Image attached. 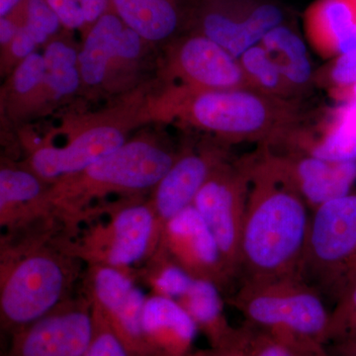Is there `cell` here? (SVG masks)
Listing matches in <instances>:
<instances>
[{
	"label": "cell",
	"instance_id": "12",
	"mask_svg": "<svg viewBox=\"0 0 356 356\" xmlns=\"http://www.w3.org/2000/svg\"><path fill=\"white\" fill-rule=\"evenodd\" d=\"M83 294L129 348L151 356L143 336L142 317L147 297L136 282V274L115 267L84 266Z\"/></svg>",
	"mask_w": 356,
	"mask_h": 356
},
{
	"label": "cell",
	"instance_id": "14",
	"mask_svg": "<svg viewBox=\"0 0 356 356\" xmlns=\"http://www.w3.org/2000/svg\"><path fill=\"white\" fill-rule=\"evenodd\" d=\"M264 159L305 200L311 212L332 199L353 192L356 161L317 158L294 147H259Z\"/></svg>",
	"mask_w": 356,
	"mask_h": 356
},
{
	"label": "cell",
	"instance_id": "21",
	"mask_svg": "<svg viewBox=\"0 0 356 356\" xmlns=\"http://www.w3.org/2000/svg\"><path fill=\"white\" fill-rule=\"evenodd\" d=\"M284 147L339 163L356 161V104H339L325 117L317 134L304 127Z\"/></svg>",
	"mask_w": 356,
	"mask_h": 356
},
{
	"label": "cell",
	"instance_id": "9",
	"mask_svg": "<svg viewBox=\"0 0 356 356\" xmlns=\"http://www.w3.org/2000/svg\"><path fill=\"white\" fill-rule=\"evenodd\" d=\"M289 20V10L276 0H193L186 33L203 35L238 58Z\"/></svg>",
	"mask_w": 356,
	"mask_h": 356
},
{
	"label": "cell",
	"instance_id": "39",
	"mask_svg": "<svg viewBox=\"0 0 356 356\" xmlns=\"http://www.w3.org/2000/svg\"><path fill=\"white\" fill-rule=\"evenodd\" d=\"M327 95L339 104H344V103L356 104V83L343 88L330 89L327 90Z\"/></svg>",
	"mask_w": 356,
	"mask_h": 356
},
{
	"label": "cell",
	"instance_id": "42",
	"mask_svg": "<svg viewBox=\"0 0 356 356\" xmlns=\"http://www.w3.org/2000/svg\"><path fill=\"white\" fill-rule=\"evenodd\" d=\"M355 278H356V269H355Z\"/></svg>",
	"mask_w": 356,
	"mask_h": 356
},
{
	"label": "cell",
	"instance_id": "3",
	"mask_svg": "<svg viewBox=\"0 0 356 356\" xmlns=\"http://www.w3.org/2000/svg\"><path fill=\"white\" fill-rule=\"evenodd\" d=\"M64 235L0 238V323L4 331L13 334L74 296L86 264L65 247Z\"/></svg>",
	"mask_w": 356,
	"mask_h": 356
},
{
	"label": "cell",
	"instance_id": "13",
	"mask_svg": "<svg viewBox=\"0 0 356 356\" xmlns=\"http://www.w3.org/2000/svg\"><path fill=\"white\" fill-rule=\"evenodd\" d=\"M93 332V313L83 294L11 334L6 356H84Z\"/></svg>",
	"mask_w": 356,
	"mask_h": 356
},
{
	"label": "cell",
	"instance_id": "8",
	"mask_svg": "<svg viewBox=\"0 0 356 356\" xmlns=\"http://www.w3.org/2000/svg\"><path fill=\"white\" fill-rule=\"evenodd\" d=\"M356 268V192L311 212L301 276L323 296L336 300Z\"/></svg>",
	"mask_w": 356,
	"mask_h": 356
},
{
	"label": "cell",
	"instance_id": "24",
	"mask_svg": "<svg viewBox=\"0 0 356 356\" xmlns=\"http://www.w3.org/2000/svg\"><path fill=\"white\" fill-rule=\"evenodd\" d=\"M259 44L280 67L297 97L305 95L314 86L316 70L312 64L306 39L291 21L276 26Z\"/></svg>",
	"mask_w": 356,
	"mask_h": 356
},
{
	"label": "cell",
	"instance_id": "19",
	"mask_svg": "<svg viewBox=\"0 0 356 356\" xmlns=\"http://www.w3.org/2000/svg\"><path fill=\"white\" fill-rule=\"evenodd\" d=\"M143 336L151 356H188L197 337L195 323L175 300L151 294L142 317Z\"/></svg>",
	"mask_w": 356,
	"mask_h": 356
},
{
	"label": "cell",
	"instance_id": "35",
	"mask_svg": "<svg viewBox=\"0 0 356 356\" xmlns=\"http://www.w3.org/2000/svg\"><path fill=\"white\" fill-rule=\"evenodd\" d=\"M39 44L24 26H19L15 36L7 46L1 48V70L11 74L21 62L35 53Z\"/></svg>",
	"mask_w": 356,
	"mask_h": 356
},
{
	"label": "cell",
	"instance_id": "40",
	"mask_svg": "<svg viewBox=\"0 0 356 356\" xmlns=\"http://www.w3.org/2000/svg\"><path fill=\"white\" fill-rule=\"evenodd\" d=\"M23 1L24 0H0V18L10 15Z\"/></svg>",
	"mask_w": 356,
	"mask_h": 356
},
{
	"label": "cell",
	"instance_id": "6",
	"mask_svg": "<svg viewBox=\"0 0 356 356\" xmlns=\"http://www.w3.org/2000/svg\"><path fill=\"white\" fill-rule=\"evenodd\" d=\"M147 102V95L135 93L111 108L76 117L65 130V143L35 145L26 168L49 184L86 170L123 146L136 128L149 123Z\"/></svg>",
	"mask_w": 356,
	"mask_h": 356
},
{
	"label": "cell",
	"instance_id": "17",
	"mask_svg": "<svg viewBox=\"0 0 356 356\" xmlns=\"http://www.w3.org/2000/svg\"><path fill=\"white\" fill-rule=\"evenodd\" d=\"M50 184L26 166L2 165L0 170V228L2 234L22 231L58 219L49 199Z\"/></svg>",
	"mask_w": 356,
	"mask_h": 356
},
{
	"label": "cell",
	"instance_id": "4",
	"mask_svg": "<svg viewBox=\"0 0 356 356\" xmlns=\"http://www.w3.org/2000/svg\"><path fill=\"white\" fill-rule=\"evenodd\" d=\"M170 143L151 134L136 136L86 170L50 184L49 199L65 234L72 235L105 198L144 196L154 191L177 158Z\"/></svg>",
	"mask_w": 356,
	"mask_h": 356
},
{
	"label": "cell",
	"instance_id": "32",
	"mask_svg": "<svg viewBox=\"0 0 356 356\" xmlns=\"http://www.w3.org/2000/svg\"><path fill=\"white\" fill-rule=\"evenodd\" d=\"M331 312L329 337H346L356 334V278L351 281L336 300Z\"/></svg>",
	"mask_w": 356,
	"mask_h": 356
},
{
	"label": "cell",
	"instance_id": "5",
	"mask_svg": "<svg viewBox=\"0 0 356 356\" xmlns=\"http://www.w3.org/2000/svg\"><path fill=\"white\" fill-rule=\"evenodd\" d=\"M228 302L250 327L275 337L295 353L318 350L329 337L331 312L322 293L303 278L242 281Z\"/></svg>",
	"mask_w": 356,
	"mask_h": 356
},
{
	"label": "cell",
	"instance_id": "38",
	"mask_svg": "<svg viewBox=\"0 0 356 356\" xmlns=\"http://www.w3.org/2000/svg\"><path fill=\"white\" fill-rule=\"evenodd\" d=\"M19 29V24L13 15L0 18V46H7L15 36Z\"/></svg>",
	"mask_w": 356,
	"mask_h": 356
},
{
	"label": "cell",
	"instance_id": "29",
	"mask_svg": "<svg viewBox=\"0 0 356 356\" xmlns=\"http://www.w3.org/2000/svg\"><path fill=\"white\" fill-rule=\"evenodd\" d=\"M10 15L19 26H24L39 46H46L58 36L60 29H65L47 0H24Z\"/></svg>",
	"mask_w": 356,
	"mask_h": 356
},
{
	"label": "cell",
	"instance_id": "16",
	"mask_svg": "<svg viewBox=\"0 0 356 356\" xmlns=\"http://www.w3.org/2000/svg\"><path fill=\"white\" fill-rule=\"evenodd\" d=\"M156 250H163L192 277L212 281L222 291L234 280L214 236L193 205L166 222Z\"/></svg>",
	"mask_w": 356,
	"mask_h": 356
},
{
	"label": "cell",
	"instance_id": "23",
	"mask_svg": "<svg viewBox=\"0 0 356 356\" xmlns=\"http://www.w3.org/2000/svg\"><path fill=\"white\" fill-rule=\"evenodd\" d=\"M124 27L123 21L108 10L84 33L79 53L81 88L89 91L105 88Z\"/></svg>",
	"mask_w": 356,
	"mask_h": 356
},
{
	"label": "cell",
	"instance_id": "15",
	"mask_svg": "<svg viewBox=\"0 0 356 356\" xmlns=\"http://www.w3.org/2000/svg\"><path fill=\"white\" fill-rule=\"evenodd\" d=\"M228 147L208 137L195 146H184L179 149L172 168L156 184L149 198L159 235L166 222L193 204L215 168L231 159Z\"/></svg>",
	"mask_w": 356,
	"mask_h": 356
},
{
	"label": "cell",
	"instance_id": "30",
	"mask_svg": "<svg viewBox=\"0 0 356 356\" xmlns=\"http://www.w3.org/2000/svg\"><path fill=\"white\" fill-rule=\"evenodd\" d=\"M147 44H151L147 43L139 34L125 25L117 44L116 53L110 65L108 79L105 88H109L114 81V77L121 74L126 76L139 64Z\"/></svg>",
	"mask_w": 356,
	"mask_h": 356
},
{
	"label": "cell",
	"instance_id": "28",
	"mask_svg": "<svg viewBox=\"0 0 356 356\" xmlns=\"http://www.w3.org/2000/svg\"><path fill=\"white\" fill-rule=\"evenodd\" d=\"M138 275L152 290V294L178 301L186 293L194 278L161 250H156Z\"/></svg>",
	"mask_w": 356,
	"mask_h": 356
},
{
	"label": "cell",
	"instance_id": "20",
	"mask_svg": "<svg viewBox=\"0 0 356 356\" xmlns=\"http://www.w3.org/2000/svg\"><path fill=\"white\" fill-rule=\"evenodd\" d=\"M193 0H110L124 24L149 44H168L186 33Z\"/></svg>",
	"mask_w": 356,
	"mask_h": 356
},
{
	"label": "cell",
	"instance_id": "7",
	"mask_svg": "<svg viewBox=\"0 0 356 356\" xmlns=\"http://www.w3.org/2000/svg\"><path fill=\"white\" fill-rule=\"evenodd\" d=\"M156 215L149 199L125 197L105 203L72 236H64L65 247L86 266L100 264L134 271L159 247Z\"/></svg>",
	"mask_w": 356,
	"mask_h": 356
},
{
	"label": "cell",
	"instance_id": "33",
	"mask_svg": "<svg viewBox=\"0 0 356 356\" xmlns=\"http://www.w3.org/2000/svg\"><path fill=\"white\" fill-rule=\"evenodd\" d=\"M356 83V50L329 60L316 70L315 84L327 90Z\"/></svg>",
	"mask_w": 356,
	"mask_h": 356
},
{
	"label": "cell",
	"instance_id": "27",
	"mask_svg": "<svg viewBox=\"0 0 356 356\" xmlns=\"http://www.w3.org/2000/svg\"><path fill=\"white\" fill-rule=\"evenodd\" d=\"M46 74L43 54L33 53L10 74L4 86V103L9 114L15 119L26 118L28 109L38 93Z\"/></svg>",
	"mask_w": 356,
	"mask_h": 356
},
{
	"label": "cell",
	"instance_id": "25",
	"mask_svg": "<svg viewBox=\"0 0 356 356\" xmlns=\"http://www.w3.org/2000/svg\"><path fill=\"white\" fill-rule=\"evenodd\" d=\"M222 292L216 283L194 278L189 289L177 301L212 348L229 343L236 332L232 329L225 315Z\"/></svg>",
	"mask_w": 356,
	"mask_h": 356
},
{
	"label": "cell",
	"instance_id": "31",
	"mask_svg": "<svg viewBox=\"0 0 356 356\" xmlns=\"http://www.w3.org/2000/svg\"><path fill=\"white\" fill-rule=\"evenodd\" d=\"M92 313V337L84 356H143L129 348L97 311Z\"/></svg>",
	"mask_w": 356,
	"mask_h": 356
},
{
	"label": "cell",
	"instance_id": "22",
	"mask_svg": "<svg viewBox=\"0 0 356 356\" xmlns=\"http://www.w3.org/2000/svg\"><path fill=\"white\" fill-rule=\"evenodd\" d=\"M79 53L67 39L55 38L44 46L46 74L26 117L44 113L81 88Z\"/></svg>",
	"mask_w": 356,
	"mask_h": 356
},
{
	"label": "cell",
	"instance_id": "37",
	"mask_svg": "<svg viewBox=\"0 0 356 356\" xmlns=\"http://www.w3.org/2000/svg\"><path fill=\"white\" fill-rule=\"evenodd\" d=\"M199 353H200V356H247L236 341V332L235 336L229 343L218 346V348H212V350L209 351H202Z\"/></svg>",
	"mask_w": 356,
	"mask_h": 356
},
{
	"label": "cell",
	"instance_id": "18",
	"mask_svg": "<svg viewBox=\"0 0 356 356\" xmlns=\"http://www.w3.org/2000/svg\"><path fill=\"white\" fill-rule=\"evenodd\" d=\"M303 22L307 42L325 60L356 50V0H316Z\"/></svg>",
	"mask_w": 356,
	"mask_h": 356
},
{
	"label": "cell",
	"instance_id": "1",
	"mask_svg": "<svg viewBox=\"0 0 356 356\" xmlns=\"http://www.w3.org/2000/svg\"><path fill=\"white\" fill-rule=\"evenodd\" d=\"M147 112L151 122L206 133L228 147L243 143L284 146L306 126L298 102L269 97L250 88L165 86L161 92L149 95Z\"/></svg>",
	"mask_w": 356,
	"mask_h": 356
},
{
	"label": "cell",
	"instance_id": "41",
	"mask_svg": "<svg viewBox=\"0 0 356 356\" xmlns=\"http://www.w3.org/2000/svg\"><path fill=\"white\" fill-rule=\"evenodd\" d=\"M188 356H200V353H195V355H189Z\"/></svg>",
	"mask_w": 356,
	"mask_h": 356
},
{
	"label": "cell",
	"instance_id": "36",
	"mask_svg": "<svg viewBox=\"0 0 356 356\" xmlns=\"http://www.w3.org/2000/svg\"><path fill=\"white\" fill-rule=\"evenodd\" d=\"M47 2L58 14L65 31H84L86 22L81 10V0H47Z\"/></svg>",
	"mask_w": 356,
	"mask_h": 356
},
{
	"label": "cell",
	"instance_id": "11",
	"mask_svg": "<svg viewBox=\"0 0 356 356\" xmlns=\"http://www.w3.org/2000/svg\"><path fill=\"white\" fill-rule=\"evenodd\" d=\"M165 47L161 72L166 86L248 88L238 58L207 37L187 32Z\"/></svg>",
	"mask_w": 356,
	"mask_h": 356
},
{
	"label": "cell",
	"instance_id": "34",
	"mask_svg": "<svg viewBox=\"0 0 356 356\" xmlns=\"http://www.w3.org/2000/svg\"><path fill=\"white\" fill-rule=\"evenodd\" d=\"M236 341L247 356H297L286 344L264 332H238Z\"/></svg>",
	"mask_w": 356,
	"mask_h": 356
},
{
	"label": "cell",
	"instance_id": "10",
	"mask_svg": "<svg viewBox=\"0 0 356 356\" xmlns=\"http://www.w3.org/2000/svg\"><path fill=\"white\" fill-rule=\"evenodd\" d=\"M250 186L248 156L236 161L229 159L215 168L192 204L209 227L233 280L238 277L241 238Z\"/></svg>",
	"mask_w": 356,
	"mask_h": 356
},
{
	"label": "cell",
	"instance_id": "2",
	"mask_svg": "<svg viewBox=\"0 0 356 356\" xmlns=\"http://www.w3.org/2000/svg\"><path fill=\"white\" fill-rule=\"evenodd\" d=\"M250 186L243 220L242 281L301 277L311 210L257 149L248 156Z\"/></svg>",
	"mask_w": 356,
	"mask_h": 356
},
{
	"label": "cell",
	"instance_id": "26",
	"mask_svg": "<svg viewBox=\"0 0 356 356\" xmlns=\"http://www.w3.org/2000/svg\"><path fill=\"white\" fill-rule=\"evenodd\" d=\"M248 88L269 97L298 102L280 67L261 44L248 49L238 58Z\"/></svg>",
	"mask_w": 356,
	"mask_h": 356
}]
</instances>
